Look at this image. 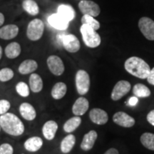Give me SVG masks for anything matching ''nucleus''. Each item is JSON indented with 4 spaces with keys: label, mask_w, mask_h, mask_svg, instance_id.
I'll return each mask as SVG.
<instances>
[{
    "label": "nucleus",
    "mask_w": 154,
    "mask_h": 154,
    "mask_svg": "<svg viewBox=\"0 0 154 154\" xmlns=\"http://www.w3.org/2000/svg\"><path fill=\"white\" fill-rule=\"evenodd\" d=\"M0 126L6 134L12 136H19L24 132V125L17 116L6 113L0 116Z\"/></svg>",
    "instance_id": "f257e3e1"
},
{
    "label": "nucleus",
    "mask_w": 154,
    "mask_h": 154,
    "mask_svg": "<svg viewBox=\"0 0 154 154\" xmlns=\"http://www.w3.org/2000/svg\"><path fill=\"white\" fill-rule=\"evenodd\" d=\"M125 69L133 76L146 79L151 72L149 65L145 61L137 57L128 58L124 63Z\"/></svg>",
    "instance_id": "f03ea898"
},
{
    "label": "nucleus",
    "mask_w": 154,
    "mask_h": 154,
    "mask_svg": "<svg viewBox=\"0 0 154 154\" xmlns=\"http://www.w3.org/2000/svg\"><path fill=\"white\" fill-rule=\"evenodd\" d=\"M83 41L84 44L90 48L98 47L101 44V36L91 26L86 24H82L80 28Z\"/></svg>",
    "instance_id": "7ed1b4c3"
},
{
    "label": "nucleus",
    "mask_w": 154,
    "mask_h": 154,
    "mask_svg": "<svg viewBox=\"0 0 154 154\" xmlns=\"http://www.w3.org/2000/svg\"><path fill=\"white\" fill-rule=\"evenodd\" d=\"M44 31V24L41 19L31 21L26 29V36L31 41H38L42 38Z\"/></svg>",
    "instance_id": "20e7f679"
},
{
    "label": "nucleus",
    "mask_w": 154,
    "mask_h": 154,
    "mask_svg": "<svg viewBox=\"0 0 154 154\" xmlns=\"http://www.w3.org/2000/svg\"><path fill=\"white\" fill-rule=\"evenodd\" d=\"M75 83L78 94L79 95L84 96L89 91L90 88V77L86 71L79 70L76 74Z\"/></svg>",
    "instance_id": "39448f33"
},
{
    "label": "nucleus",
    "mask_w": 154,
    "mask_h": 154,
    "mask_svg": "<svg viewBox=\"0 0 154 154\" xmlns=\"http://www.w3.org/2000/svg\"><path fill=\"white\" fill-rule=\"evenodd\" d=\"M138 27L147 39L154 41V21L149 17H141L138 22Z\"/></svg>",
    "instance_id": "423d86ee"
},
{
    "label": "nucleus",
    "mask_w": 154,
    "mask_h": 154,
    "mask_svg": "<svg viewBox=\"0 0 154 154\" xmlns=\"http://www.w3.org/2000/svg\"><path fill=\"white\" fill-rule=\"evenodd\" d=\"M79 8L84 15H89L93 17L99 16L101 9L99 6L93 1L82 0L79 3Z\"/></svg>",
    "instance_id": "0eeeda50"
},
{
    "label": "nucleus",
    "mask_w": 154,
    "mask_h": 154,
    "mask_svg": "<svg viewBox=\"0 0 154 154\" xmlns=\"http://www.w3.org/2000/svg\"><path fill=\"white\" fill-rule=\"evenodd\" d=\"M131 88V86L128 82L125 80L119 81L113 88L111 95V99L115 101H119L130 91Z\"/></svg>",
    "instance_id": "6e6552de"
},
{
    "label": "nucleus",
    "mask_w": 154,
    "mask_h": 154,
    "mask_svg": "<svg viewBox=\"0 0 154 154\" xmlns=\"http://www.w3.org/2000/svg\"><path fill=\"white\" fill-rule=\"evenodd\" d=\"M47 63L49 71L55 76H61L64 72L65 68L63 61L58 56H49L47 60Z\"/></svg>",
    "instance_id": "1a4fd4ad"
},
{
    "label": "nucleus",
    "mask_w": 154,
    "mask_h": 154,
    "mask_svg": "<svg viewBox=\"0 0 154 154\" xmlns=\"http://www.w3.org/2000/svg\"><path fill=\"white\" fill-rule=\"evenodd\" d=\"M62 44L64 49L70 53L77 52L81 47L78 38L73 34H63Z\"/></svg>",
    "instance_id": "9d476101"
},
{
    "label": "nucleus",
    "mask_w": 154,
    "mask_h": 154,
    "mask_svg": "<svg viewBox=\"0 0 154 154\" xmlns=\"http://www.w3.org/2000/svg\"><path fill=\"white\" fill-rule=\"evenodd\" d=\"M113 121L118 126L124 128H131L134 126L136 123V121L132 116L123 111H119L114 113L113 116Z\"/></svg>",
    "instance_id": "9b49d317"
},
{
    "label": "nucleus",
    "mask_w": 154,
    "mask_h": 154,
    "mask_svg": "<svg viewBox=\"0 0 154 154\" xmlns=\"http://www.w3.org/2000/svg\"><path fill=\"white\" fill-rule=\"evenodd\" d=\"M89 119L95 124L104 125L108 122L109 116L104 110L99 108H94L90 111Z\"/></svg>",
    "instance_id": "f8f14e48"
},
{
    "label": "nucleus",
    "mask_w": 154,
    "mask_h": 154,
    "mask_svg": "<svg viewBox=\"0 0 154 154\" xmlns=\"http://www.w3.org/2000/svg\"><path fill=\"white\" fill-rule=\"evenodd\" d=\"M98 137V134L96 131L91 130L84 136L81 143V149L84 151H88L93 149L94 144Z\"/></svg>",
    "instance_id": "ddd939ff"
},
{
    "label": "nucleus",
    "mask_w": 154,
    "mask_h": 154,
    "mask_svg": "<svg viewBox=\"0 0 154 154\" xmlns=\"http://www.w3.org/2000/svg\"><path fill=\"white\" fill-rule=\"evenodd\" d=\"M19 113L23 119L25 120L32 121H34L36 117V111L32 104L27 102H24L19 106Z\"/></svg>",
    "instance_id": "4468645a"
},
{
    "label": "nucleus",
    "mask_w": 154,
    "mask_h": 154,
    "mask_svg": "<svg viewBox=\"0 0 154 154\" xmlns=\"http://www.w3.org/2000/svg\"><path fill=\"white\" fill-rule=\"evenodd\" d=\"M48 22L53 28L58 30H66L69 27V22L59 14H53L48 18Z\"/></svg>",
    "instance_id": "2eb2a0df"
},
{
    "label": "nucleus",
    "mask_w": 154,
    "mask_h": 154,
    "mask_svg": "<svg viewBox=\"0 0 154 154\" xmlns=\"http://www.w3.org/2000/svg\"><path fill=\"white\" fill-rule=\"evenodd\" d=\"M89 107V102L85 97H79L76 100L72 106V112L75 116H81L85 114Z\"/></svg>",
    "instance_id": "dca6fc26"
},
{
    "label": "nucleus",
    "mask_w": 154,
    "mask_h": 154,
    "mask_svg": "<svg viewBox=\"0 0 154 154\" xmlns=\"http://www.w3.org/2000/svg\"><path fill=\"white\" fill-rule=\"evenodd\" d=\"M57 130V123L53 120H49L47 121L42 127V134L46 139L51 140L54 138Z\"/></svg>",
    "instance_id": "f3484780"
},
{
    "label": "nucleus",
    "mask_w": 154,
    "mask_h": 154,
    "mask_svg": "<svg viewBox=\"0 0 154 154\" xmlns=\"http://www.w3.org/2000/svg\"><path fill=\"white\" fill-rule=\"evenodd\" d=\"M43 140L38 136H32L25 140L24 147L29 152H36L41 149L43 146Z\"/></svg>",
    "instance_id": "a211bd4d"
},
{
    "label": "nucleus",
    "mask_w": 154,
    "mask_h": 154,
    "mask_svg": "<svg viewBox=\"0 0 154 154\" xmlns=\"http://www.w3.org/2000/svg\"><path fill=\"white\" fill-rule=\"evenodd\" d=\"M19 27L15 24H8L0 29V38L2 39H12L18 35Z\"/></svg>",
    "instance_id": "6ab92c4d"
},
{
    "label": "nucleus",
    "mask_w": 154,
    "mask_h": 154,
    "mask_svg": "<svg viewBox=\"0 0 154 154\" xmlns=\"http://www.w3.org/2000/svg\"><path fill=\"white\" fill-rule=\"evenodd\" d=\"M38 63L36 61L32 59H26L21 63L19 66V72L21 74L26 75L29 74H32L37 69Z\"/></svg>",
    "instance_id": "aec40b11"
},
{
    "label": "nucleus",
    "mask_w": 154,
    "mask_h": 154,
    "mask_svg": "<svg viewBox=\"0 0 154 154\" xmlns=\"http://www.w3.org/2000/svg\"><path fill=\"white\" fill-rule=\"evenodd\" d=\"M57 14H59L69 22L73 20L76 15L74 8L69 5H59L57 9Z\"/></svg>",
    "instance_id": "412c9836"
},
{
    "label": "nucleus",
    "mask_w": 154,
    "mask_h": 154,
    "mask_svg": "<svg viewBox=\"0 0 154 154\" xmlns=\"http://www.w3.org/2000/svg\"><path fill=\"white\" fill-rule=\"evenodd\" d=\"M75 143H76V137H75L74 135H67L66 136L63 138V139L61 142V151L64 154L69 153L73 149V148L75 146Z\"/></svg>",
    "instance_id": "4be33fe9"
},
{
    "label": "nucleus",
    "mask_w": 154,
    "mask_h": 154,
    "mask_svg": "<svg viewBox=\"0 0 154 154\" xmlns=\"http://www.w3.org/2000/svg\"><path fill=\"white\" fill-rule=\"evenodd\" d=\"M43 81L42 77L38 74H31L29 77V88L31 91L34 93H38L43 88Z\"/></svg>",
    "instance_id": "5701e85b"
},
{
    "label": "nucleus",
    "mask_w": 154,
    "mask_h": 154,
    "mask_svg": "<svg viewBox=\"0 0 154 154\" xmlns=\"http://www.w3.org/2000/svg\"><path fill=\"white\" fill-rule=\"evenodd\" d=\"M67 91V86L66 84L63 82H58L54 84L51 89V94L54 99L59 100L66 95Z\"/></svg>",
    "instance_id": "b1692460"
},
{
    "label": "nucleus",
    "mask_w": 154,
    "mask_h": 154,
    "mask_svg": "<svg viewBox=\"0 0 154 154\" xmlns=\"http://www.w3.org/2000/svg\"><path fill=\"white\" fill-rule=\"evenodd\" d=\"M82 124V119L80 116H75L69 119L63 124V131L66 133H72L76 130Z\"/></svg>",
    "instance_id": "393cba45"
},
{
    "label": "nucleus",
    "mask_w": 154,
    "mask_h": 154,
    "mask_svg": "<svg viewBox=\"0 0 154 154\" xmlns=\"http://www.w3.org/2000/svg\"><path fill=\"white\" fill-rule=\"evenodd\" d=\"M21 46L17 42H11L7 46L5 49L6 57L9 59H13L18 57L21 54Z\"/></svg>",
    "instance_id": "a878e982"
},
{
    "label": "nucleus",
    "mask_w": 154,
    "mask_h": 154,
    "mask_svg": "<svg viewBox=\"0 0 154 154\" xmlns=\"http://www.w3.org/2000/svg\"><path fill=\"white\" fill-rule=\"evenodd\" d=\"M22 7L26 12L32 16H36L39 13V7L34 0H24L22 3Z\"/></svg>",
    "instance_id": "bb28decb"
},
{
    "label": "nucleus",
    "mask_w": 154,
    "mask_h": 154,
    "mask_svg": "<svg viewBox=\"0 0 154 154\" xmlns=\"http://www.w3.org/2000/svg\"><path fill=\"white\" fill-rule=\"evenodd\" d=\"M133 94L137 98H146L151 95V91L144 84H137L133 88Z\"/></svg>",
    "instance_id": "cd10ccee"
},
{
    "label": "nucleus",
    "mask_w": 154,
    "mask_h": 154,
    "mask_svg": "<svg viewBox=\"0 0 154 154\" xmlns=\"http://www.w3.org/2000/svg\"><path fill=\"white\" fill-rule=\"evenodd\" d=\"M140 140L144 147L151 151H154V134L144 133L140 136Z\"/></svg>",
    "instance_id": "c85d7f7f"
},
{
    "label": "nucleus",
    "mask_w": 154,
    "mask_h": 154,
    "mask_svg": "<svg viewBox=\"0 0 154 154\" xmlns=\"http://www.w3.org/2000/svg\"><path fill=\"white\" fill-rule=\"evenodd\" d=\"M82 24L88 25L96 31L100 28V23L94 17L89 15H84L82 18Z\"/></svg>",
    "instance_id": "c756f323"
},
{
    "label": "nucleus",
    "mask_w": 154,
    "mask_h": 154,
    "mask_svg": "<svg viewBox=\"0 0 154 154\" xmlns=\"http://www.w3.org/2000/svg\"><path fill=\"white\" fill-rule=\"evenodd\" d=\"M15 88H16L17 94H18L19 96H22V97L25 98L29 96V94H30L29 87V86L25 82H19L16 85Z\"/></svg>",
    "instance_id": "7c9ffc66"
},
{
    "label": "nucleus",
    "mask_w": 154,
    "mask_h": 154,
    "mask_svg": "<svg viewBox=\"0 0 154 154\" xmlns=\"http://www.w3.org/2000/svg\"><path fill=\"white\" fill-rule=\"evenodd\" d=\"M14 72L10 68H3L0 70V82H7L14 77Z\"/></svg>",
    "instance_id": "2f4dec72"
},
{
    "label": "nucleus",
    "mask_w": 154,
    "mask_h": 154,
    "mask_svg": "<svg viewBox=\"0 0 154 154\" xmlns=\"http://www.w3.org/2000/svg\"><path fill=\"white\" fill-rule=\"evenodd\" d=\"M11 107V103L8 100L1 99L0 100V116L5 114L8 112Z\"/></svg>",
    "instance_id": "473e14b6"
},
{
    "label": "nucleus",
    "mask_w": 154,
    "mask_h": 154,
    "mask_svg": "<svg viewBox=\"0 0 154 154\" xmlns=\"http://www.w3.org/2000/svg\"><path fill=\"white\" fill-rule=\"evenodd\" d=\"M14 149L9 143H5L0 145V154H13Z\"/></svg>",
    "instance_id": "72a5a7b5"
},
{
    "label": "nucleus",
    "mask_w": 154,
    "mask_h": 154,
    "mask_svg": "<svg viewBox=\"0 0 154 154\" xmlns=\"http://www.w3.org/2000/svg\"><path fill=\"white\" fill-rule=\"evenodd\" d=\"M146 119H147L148 122L151 125H152V126H154V110L151 111L148 113Z\"/></svg>",
    "instance_id": "f704fd0d"
},
{
    "label": "nucleus",
    "mask_w": 154,
    "mask_h": 154,
    "mask_svg": "<svg viewBox=\"0 0 154 154\" xmlns=\"http://www.w3.org/2000/svg\"><path fill=\"white\" fill-rule=\"evenodd\" d=\"M147 82L149 83L150 84L154 86V67L153 69H151V72H150V74L149 76L147 77Z\"/></svg>",
    "instance_id": "c9c22d12"
},
{
    "label": "nucleus",
    "mask_w": 154,
    "mask_h": 154,
    "mask_svg": "<svg viewBox=\"0 0 154 154\" xmlns=\"http://www.w3.org/2000/svg\"><path fill=\"white\" fill-rule=\"evenodd\" d=\"M138 100L136 96H133V97H131L128 100V102H127V104L128 106H134L137 104Z\"/></svg>",
    "instance_id": "e433bc0d"
},
{
    "label": "nucleus",
    "mask_w": 154,
    "mask_h": 154,
    "mask_svg": "<svg viewBox=\"0 0 154 154\" xmlns=\"http://www.w3.org/2000/svg\"><path fill=\"white\" fill-rule=\"evenodd\" d=\"M103 154H119V152L117 149H114V148H111L109 149L108 151H106Z\"/></svg>",
    "instance_id": "4c0bfd02"
},
{
    "label": "nucleus",
    "mask_w": 154,
    "mask_h": 154,
    "mask_svg": "<svg viewBox=\"0 0 154 154\" xmlns=\"http://www.w3.org/2000/svg\"><path fill=\"white\" fill-rule=\"evenodd\" d=\"M5 16H4V14L0 12V26H2L4 24V22H5Z\"/></svg>",
    "instance_id": "58836bf2"
},
{
    "label": "nucleus",
    "mask_w": 154,
    "mask_h": 154,
    "mask_svg": "<svg viewBox=\"0 0 154 154\" xmlns=\"http://www.w3.org/2000/svg\"><path fill=\"white\" fill-rule=\"evenodd\" d=\"M2 48L0 46V59H2Z\"/></svg>",
    "instance_id": "ea45409f"
},
{
    "label": "nucleus",
    "mask_w": 154,
    "mask_h": 154,
    "mask_svg": "<svg viewBox=\"0 0 154 154\" xmlns=\"http://www.w3.org/2000/svg\"><path fill=\"white\" fill-rule=\"evenodd\" d=\"M1 129H2V128H1V126H0V131H1Z\"/></svg>",
    "instance_id": "a19ab883"
},
{
    "label": "nucleus",
    "mask_w": 154,
    "mask_h": 154,
    "mask_svg": "<svg viewBox=\"0 0 154 154\" xmlns=\"http://www.w3.org/2000/svg\"><path fill=\"white\" fill-rule=\"evenodd\" d=\"M22 154H24V153H22Z\"/></svg>",
    "instance_id": "79ce46f5"
},
{
    "label": "nucleus",
    "mask_w": 154,
    "mask_h": 154,
    "mask_svg": "<svg viewBox=\"0 0 154 154\" xmlns=\"http://www.w3.org/2000/svg\"><path fill=\"white\" fill-rule=\"evenodd\" d=\"M81 1H82V0H81Z\"/></svg>",
    "instance_id": "37998d69"
}]
</instances>
